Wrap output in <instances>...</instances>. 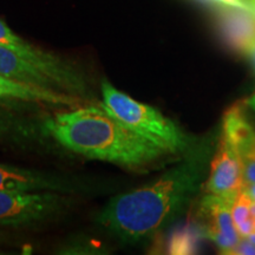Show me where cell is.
<instances>
[{"label": "cell", "instance_id": "cell-11", "mask_svg": "<svg viewBox=\"0 0 255 255\" xmlns=\"http://www.w3.org/2000/svg\"><path fill=\"white\" fill-rule=\"evenodd\" d=\"M0 75L31 87L64 94L50 75L4 45H0Z\"/></svg>", "mask_w": 255, "mask_h": 255}, {"label": "cell", "instance_id": "cell-16", "mask_svg": "<svg viewBox=\"0 0 255 255\" xmlns=\"http://www.w3.org/2000/svg\"><path fill=\"white\" fill-rule=\"evenodd\" d=\"M245 53L250 57L251 62H252V64H253V66L255 69V39L252 41L250 45H248L247 49L245 50Z\"/></svg>", "mask_w": 255, "mask_h": 255}, {"label": "cell", "instance_id": "cell-8", "mask_svg": "<svg viewBox=\"0 0 255 255\" xmlns=\"http://www.w3.org/2000/svg\"><path fill=\"white\" fill-rule=\"evenodd\" d=\"M245 186L244 171L233 143L221 132L216 152L210 162L205 193L235 200Z\"/></svg>", "mask_w": 255, "mask_h": 255}, {"label": "cell", "instance_id": "cell-21", "mask_svg": "<svg viewBox=\"0 0 255 255\" xmlns=\"http://www.w3.org/2000/svg\"><path fill=\"white\" fill-rule=\"evenodd\" d=\"M247 240L251 242V244H253V245H255V231L252 233V234L250 235V237L247 238Z\"/></svg>", "mask_w": 255, "mask_h": 255}, {"label": "cell", "instance_id": "cell-3", "mask_svg": "<svg viewBox=\"0 0 255 255\" xmlns=\"http://www.w3.org/2000/svg\"><path fill=\"white\" fill-rule=\"evenodd\" d=\"M101 105L115 120L171 156L189 151L190 141L174 121L151 105L133 100L107 79L101 83Z\"/></svg>", "mask_w": 255, "mask_h": 255}, {"label": "cell", "instance_id": "cell-9", "mask_svg": "<svg viewBox=\"0 0 255 255\" xmlns=\"http://www.w3.org/2000/svg\"><path fill=\"white\" fill-rule=\"evenodd\" d=\"M221 132L235 146L244 171L245 186L255 183V127L241 104L232 105L226 111Z\"/></svg>", "mask_w": 255, "mask_h": 255}, {"label": "cell", "instance_id": "cell-18", "mask_svg": "<svg viewBox=\"0 0 255 255\" xmlns=\"http://www.w3.org/2000/svg\"><path fill=\"white\" fill-rule=\"evenodd\" d=\"M248 8H250V12L255 17V0H246Z\"/></svg>", "mask_w": 255, "mask_h": 255}, {"label": "cell", "instance_id": "cell-12", "mask_svg": "<svg viewBox=\"0 0 255 255\" xmlns=\"http://www.w3.org/2000/svg\"><path fill=\"white\" fill-rule=\"evenodd\" d=\"M216 20L223 38L234 50L245 52L255 39V17L247 9L216 6Z\"/></svg>", "mask_w": 255, "mask_h": 255}, {"label": "cell", "instance_id": "cell-1", "mask_svg": "<svg viewBox=\"0 0 255 255\" xmlns=\"http://www.w3.org/2000/svg\"><path fill=\"white\" fill-rule=\"evenodd\" d=\"M208 148L200 145L154 182L114 196L98 214L105 232L124 244L156 237L186 207L205 173Z\"/></svg>", "mask_w": 255, "mask_h": 255}, {"label": "cell", "instance_id": "cell-6", "mask_svg": "<svg viewBox=\"0 0 255 255\" xmlns=\"http://www.w3.org/2000/svg\"><path fill=\"white\" fill-rule=\"evenodd\" d=\"M233 199L206 193L200 201L199 216L203 238L214 242L222 254H231L241 240L233 221Z\"/></svg>", "mask_w": 255, "mask_h": 255}, {"label": "cell", "instance_id": "cell-7", "mask_svg": "<svg viewBox=\"0 0 255 255\" xmlns=\"http://www.w3.org/2000/svg\"><path fill=\"white\" fill-rule=\"evenodd\" d=\"M87 188V184L68 176L0 163V190L2 191H58L72 195Z\"/></svg>", "mask_w": 255, "mask_h": 255}, {"label": "cell", "instance_id": "cell-4", "mask_svg": "<svg viewBox=\"0 0 255 255\" xmlns=\"http://www.w3.org/2000/svg\"><path fill=\"white\" fill-rule=\"evenodd\" d=\"M70 194L58 191L0 190V227H34L71 208Z\"/></svg>", "mask_w": 255, "mask_h": 255}, {"label": "cell", "instance_id": "cell-19", "mask_svg": "<svg viewBox=\"0 0 255 255\" xmlns=\"http://www.w3.org/2000/svg\"><path fill=\"white\" fill-rule=\"evenodd\" d=\"M247 104L250 105L252 109H253V110L255 111V94L252 95L251 97L248 98V100H247Z\"/></svg>", "mask_w": 255, "mask_h": 255}, {"label": "cell", "instance_id": "cell-20", "mask_svg": "<svg viewBox=\"0 0 255 255\" xmlns=\"http://www.w3.org/2000/svg\"><path fill=\"white\" fill-rule=\"evenodd\" d=\"M251 214L255 220V200H252V199H251Z\"/></svg>", "mask_w": 255, "mask_h": 255}, {"label": "cell", "instance_id": "cell-15", "mask_svg": "<svg viewBox=\"0 0 255 255\" xmlns=\"http://www.w3.org/2000/svg\"><path fill=\"white\" fill-rule=\"evenodd\" d=\"M231 254H255V245L251 244L247 239H241Z\"/></svg>", "mask_w": 255, "mask_h": 255}, {"label": "cell", "instance_id": "cell-17", "mask_svg": "<svg viewBox=\"0 0 255 255\" xmlns=\"http://www.w3.org/2000/svg\"><path fill=\"white\" fill-rule=\"evenodd\" d=\"M242 190H244L245 193H246L252 200H255V183L246 184V186L244 187V189H242Z\"/></svg>", "mask_w": 255, "mask_h": 255}, {"label": "cell", "instance_id": "cell-13", "mask_svg": "<svg viewBox=\"0 0 255 255\" xmlns=\"http://www.w3.org/2000/svg\"><path fill=\"white\" fill-rule=\"evenodd\" d=\"M38 128L0 104V139L27 143L37 138Z\"/></svg>", "mask_w": 255, "mask_h": 255}, {"label": "cell", "instance_id": "cell-5", "mask_svg": "<svg viewBox=\"0 0 255 255\" xmlns=\"http://www.w3.org/2000/svg\"><path fill=\"white\" fill-rule=\"evenodd\" d=\"M0 45L8 47L45 71L58 83L64 94L75 96L85 102L90 98V83L81 69L55 53H51L28 43L14 33L1 19H0Z\"/></svg>", "mask_w": 255, "mask_h": 255}, {"label": "cell", "instance_id": "cell-10", "mask_svg": "<svg viewBox=\"0 0 255 255\" xmlns=\"http://www.w3.org/2000/svg\"><path fill=\"white\" fill-rule=\"evenodd\" d=\"M0 102H23V103L51 105L62 109L76 108L87 103L75 96L31 87L1 75H0Z\"/></svg>", "mask_w": 255, "mask_h": 255}, {"label": "cell", "instance_id": "cell-2", "mask_svg": "<svg viewBox=\"0 0 255 255\" xmlns=\"http://www.w3.org/2000/svg\"><path fill=\"white\" fill-rule=\"evenodd\" d=\"M43 128L65 150L128 170H148L171 157L163 149L130 131L101 103L58 111L44 120Z\"/></svg>", "mask_w": 255, "mask_h": 255}, {"label": "cell", "instance_id": "cell-14", "mask_svg": "<svg viewBox=\"0 0 255 255\" xmlns=\"http://www.w3.org/2000/svg\"><path fill=\"white\" fill-rule=\"evenodd\" d=\"M202 1L208 2V4L213 5L214 7H216V6H223V7H237L250 11L246 0H202Z\"/></svg>", "mask_w": 255, "mask_h": 255}]
</instances>
